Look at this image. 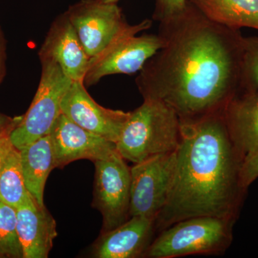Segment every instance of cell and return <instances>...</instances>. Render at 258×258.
<instances>
[{
    "mask_svg": "<svg viewBox=\"0 0 258 258\" xmlns=\"http://www.w3.org/2000/svg\"><path fill=\"white\" fill-rule=\"evenodd\" d=\"M163 45L136 79L144 100L172 108L181 123L224 115L243 90L244 38L215 23L189 0L159 22Z\"/></svg>",
    "mask_w": 258,
    "mask_h": 258,
    "instance_id": "6da1fadb",
    "label": "cell"
},
{
    "mask_svg": "<svg viewBox=\"0 0 258 258\" xmlns=\"http://www.w3.org/2000/svg\"><path fill=\"white\" fill-rule=\"evenodd\" d=\"M176 168L169 198L155 221L156 232L200 216L237 221L247 189L241 183L243 157L223 115L181 123Z\"/></svg>",
    "mask_w": 258,
    "mask_h": 258,
    "instance_id": "7a4b0ae2",
    "label": "cell"
},
{
    "mask_svg": "<svg viewBox=\"0 0 258 258\" xmlns=\"http://www.w3.org/2000/svg\"><path fill=\"white\" fill-rule=\"evenodd\" d=\"M181 138V121L163 102L144 100L133 111L117 141L120 156L134 164L176 152Z\"/></svg>",
    "mask_w": 258,
    "mask_h": 258,
    "instance_id": "3957f363",
    "label": "cell"
},
{
    "mask_svg": "<svg viewBox=\"0 0 258 258\" xmlns=\"http://www.w3.org/2000/svg\"><path fill=\"white\" fill-rule=\"evenodd\" d=\"M236 220L200 216L185 219L164 229L152 241L144 257L175 258L220 255L230 247Z\"/></svg>",
    "mask_w": 258,
    "mask_h": 258,
    "instance_id": "277c9868",
    "label": "cell"
},
{
    "mask_svg": "<svg viewBox=\"0 0 258 258\" xmlns=\"http://www.w3.org/2000/svg\"><path fill=\"white\" fill-rule=\"evenodd\" d=\"M152 26V20L146 19L137 25H130L98 55L90 59L83 83L91 86L103 78L115 74L138 72L163 45L158 34L139 32Z\"/></svg>",
    "mask_w": 258,
    "mask_h": 258,
    "instance_id": "5b68a950",
    "label": "cell"
},
{
    "mask_svg": "<svg viewBox=\"0 0 258 258\" xmlns=\"http://www.w3.org/2000/svg\"><path fill=\"white\" fill-rule=\"evenodd\" d=\"M40 63L41 76L35 97L10 135V142L18 150L50 134L62 114V98L73 83L55 62L44 60Z\"/></svg>",
    "mask_w": 258,
    "mask_h": 258,
    "instance_id": "8992f818",
    "label": "cell"
},
{
    "mask_svg": "<svg viewBox=\"0 0 258 258\" xmlns=\"http://www.w3.org/2000/svg\"><path fill=\"white\" fill-rule=\"evenodd\" d=\"M176 161V152L168 153L131 168L130 217H145L156 221L169 198Z\"/></svg>",
    "mask_w": 258,
    "mask_h": 258,
    "instance_id": "52a82bcc",
    "label": "cell"
},
{
    "mask_svg": "<svg viewBox=\"0 0 258 258\" xmlns=\"http://www.w3.org/2000/svg\"><path fill=\"white\" fill-rule=\"evenodd\" d=\"M94 163L93 206L101 212L102 232H106L131 217V168L118 152Z\"/></svg>",
    "mask_w": 258,
    "mask_h": 258,
    "instance_id": "ba28073f",
    "label": "cell"
},
{
    "mask_svg": "<svg viewBox=\"0 0 258 258\" xmlns=\"http://www.w3.org/2000/svg\"><path fill=\"white\" fill-rule=\"evenodd\" d=\"M64 13L90 58L100 53L130 25L117 4L99 0H81Z\"/></svg>",
    "mask_w": 258,
    "mask_h": 258,
    "instance_id": "9c48e42d",
    "label": "cell"
},
{
    "mask_svg": "<svg viewBox=\"0 0 258 258\" xmlns=\"http://www.w3.org/2000/svg\"><path fill=\"white\" fill-rule=\"evenodd\" d=\"M62 114L82 128L116 144L131 111L101 106L90 96L83 82H73L61 103Z\"/></svg>",
    "mask_w": 258,
    "mask_h": 258,
    "instance_id": "30bf717a",
    "label": "cell"
},
{
    "mask_svg": "<svg viewBox=\"0 0 258 258\" xmlns=\"http://www.w3.org/2000/svg\"><path fill=\"white\" fill-rule=\"evenodd\" d=\"M55 168L73 161L90 159L93 162L118 152L114 142L89 132L61 114L51 131Z\"/></svg>",
    "mask_w": 258,
    "mask_h": 258,
    "instance_id": "8fae6325",
    "label": "cell"
},
{
    "mask_svg": "<svg viewBox=\"0 0 258 258\" xmlns=\"http://www.w3.org/2000/svg\"><path fill=\"white\" fill-rule=\"evenodd\" d=\"M38 55L58 64L73 82H83L91 59L66 13L51 24Z\"/></svg>",
    "mask_w": 258,
    "mask_h": 258,
    "instance_id": "7c38bea8",
    "label": "cell"
},
{
    "mask_svg": "<svg viewBox=\"0 0 258 258\" xmlns=\"http://www.w3.org/2000/svg\"><path fill=\"white\" fill-rule=\"evenodd\" d=\"M17 232L23 258H47L57 236V224L31 195L16 208Z\"/></svg>",
    "mask_w": 258,
    "mask_h": 258,
    "instance_id": "4fadbf2b",
    "label": "cell"
},
{
    "mask_svg": "<svg viewBox=\"0 0 258 258\" xmlns=\"http://www.w3.org/2000/svg\"><path fill=\"white\" fill-rule=\"evenodd\" d=\"M155 232V221L152 219L131 217L113 230L102 232L93 247V255L98 258L144 257Z\"/></svg>",
    "mask_w": 258,
    "mask_h": 258,
    "instance_id": "5bb4252c",
    "label": "cell"
},
{
    "mask_svg": "<svg viewBox=\"0 0 258 258\" xmlns=\"http://www.w3.org/2000/svg\"><path fill=\"white\" fill-rule=\"evenodd\" d=\"M223 115L231 139L244 159L258 148V89L241 91Z\"/></svg>",
    "mask_w": 258,
    "mask_h": 258,
    "instance_id": "9a60e30c",
    "label": "cell"
},
{
    "mask_svg": "<svg viewBox=\"0 0 258 258\" xmlns=\"http://www.w3.org/2000/svg\"><path fill=\"white\" fill-rule=\"evenodd\" d=\"M22 169L29 192L41 207L47 177L55 169L53 147L50 134L20 150Z\"/></svg>",
    "mask_w": 258,
    "mask_h": 258,
    "instance_id": "2e32d148",
    "label": "cell"
},
{
    "mask_svg": "<svg viewBox=\"0 0 258 258\" xmlns=\"http://www.w3.org/2000/svg\"><path fill=\"white\" fill-rule=\"evenodd\" d=\"M205 16L227 28L258 30V0H189Z\"/></svg>",
    "mask_w": 258,
    "mask_h": 258,
    "instance_id": "e0dca14e",
    "label": "cell"
},
{
    "mask_svg": "<svg viewBox=\"0 0 258 258\" xmlns=\"http://www.w3.org/2000/svg\"><path fill=\"white\" fill-rule=\"evenodd\" d=\"M30 195L24 178L20 150L13 147L0 174V201L16 209Z\"/></svg>",
    "mask_w": 258,
    "mask_h": 258,
    "instance_id": "ac0fdd59",
    "label": "cell"
},
{
    "mask_svg": "<svg viewBox=\"0 0 258 258\" xmlns=\"http://www.w3.org/2000/svg\"><path fill=\"white\" fill-rule=\"evenodd\" d=\"M0 253L4 257L23 258L17 232L16 209L0 201Z\"/></svg>",
    "mask_w": 258,
    "mask_h": 258,
    "instance_id": "d6986e66",
    "label": "cell"
},
{
    "mask_svg": "<svg viewBox=\"0 0 258 258\" xmlns=\"http://www.w3.org/2000/svg\"><path fill=\"white\" fill-rule=\"evenodd\" d=\"M243 90L258 89V36L244 37Z\"/></svg>",
    "mask_w": 258,
    "mask_h": 258,
    "instance_id": "ffe728a7",
    "label": "cell"
},
{
    "mask_svg": "<svg viewBox=\"0 0 258 258\" xmlns=\"http://www.w3.org/2000/svg\"><path fill=\"white\" fill-rule=\"evenodd\" d=\"M258 178V148L246 156L240 169V179L242 186L248 189L250 184Z\"/></svg>",
    "mask_w": 258,
    "mask_h": 258,
    "instance_id": "44dd1931",
    "label": "cell"
},
{
    "mask_svg": "<svg viewBox=\"0 0 258 258\" xmlns=\"http://www.w3.org/2000/svg\"><path fill=\"white\" fill-rule=\"evenodd\" d=\"M187 0H155L153 19L161 22L180 11Z\"/></svg>",
    "mask_w": 258,
    "mask_h": 258,
    "instance_id": "7402d4cb",
    "label": "cell"
},
{
    "mask_svg": "<svg viewBox=\"0 0 258 258\" xmlns=\"http://www.w3.org/2000/svg\"><path fill=\"white\" fill-rule=\"evenodd\" d=\"M22 117L11 118L0 113V142L10 137L12 131L21 120Z\"/></svg>",
    "mask_w": 258,
    "mask_h": 258,
    "instance_id": "603a6c76",
    "label": "cell"
},
{
    "mask_svg": "<svg viewBox=\"0 0 258 258\" xmlns=\"http://www.w3.org/2000/svg\"><path fill=\"white\" fill-rule=\"evenodd\" d=\"M13 147V145L10 142V137L0 142V174L4 165L5 159Z\"/></svg>",
    "mask_w": 258,
    "mask_h": 258,
    "instance_id": "cb8c5ba5",
    "label": "cell"
},
{
    "mask_svg": "<svg viewBox=\"0 0 258 258\" xmlns=\"http://www.w3.org/2000/svg\"><path fill=\"white\" fill-rule=\"evenodd\" d=\"M99 1L104 3H112V4H117L118 0H99Z\"/></svg>",
    "mask_w": 258,
    "mask_h": 258,
    "instance_id": "d4e9b609",
    "label": "cell"
},
{
    "mask_svg": "<svg viewBox=\"0 0 258 258\" xmlns=\"http://www.w3.org/2000/svg\"><path fill=\"white\" fill-rule=\"evenodd\" d=\"M2 257H3V254L0 253V258H2Z\"/></svg>",
    "mask_w": 258,
    "mask_h": 258,
    "instance_id": "484cf974",
    "label": "cell"
},
{
    "mask_svg": "<svg viewBox=\"0 0 258 258\" xmlns=\"http://www.w3.org/2000/svg\"><path fill=\"white\" fill-rule=\"evenodd\" d=\"M0 55H1V53H0ZM0 61H1V59H0ZM0 67H1V64H0ZM0 72H1V71H0Z\"/></svg>",
    "mask_w": 258,
    "mask_h": 258,
    "instance_id": "4316f807",
    "label": "cell"
}]
</instances>
